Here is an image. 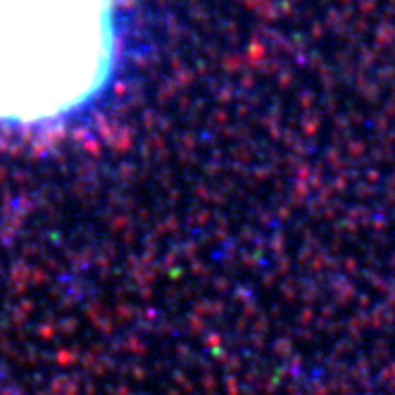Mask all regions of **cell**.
<instances>
[{"label":"cell","instance_id":"cell-1","mask_svg":"<svg viewBox=\"0 0 395 395\" xmlns=\"http://www.w3.org/2000/svg\"><path fill=\"white\" fill-rule=\"evenodd\" d=\"M112 0H0V122H58L101 93Z\"/></svg>","mask_w":395,"mask_h":395}]
</instances>
